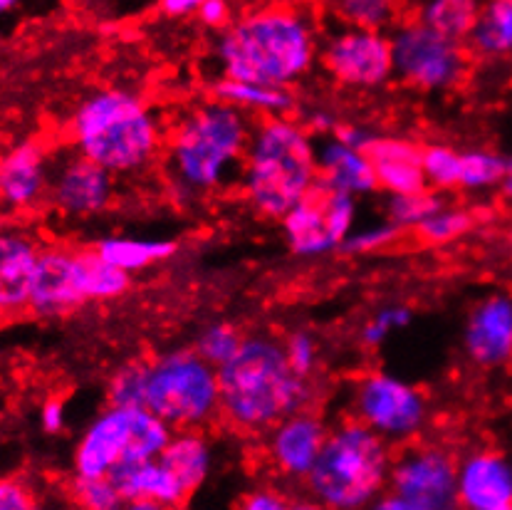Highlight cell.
Segmentation results:
<instances>
[{
    "mask_svg": "<svg viewBox=\"0 0 512 510\" xmlns=\"http://www.w3.org/2000/svg\"><path fill=\"white\" fill-rule=\"evenodd\" d=\"M320 60V35L305 10L273 5L233 20L216 40L223 77L287 87L302 80Z\"/></svg>",
    "mask_w": 512,
    "mask_h": 510,
    "instance_id": "1",
    "label": "cell"
},
{
    "mask_svg": "<svg viewBox=\"0 0 512 510\" xmlns=\"http://www.w3.org/2000/svg\"><path fill=\"white\" fill-rule=\"evenodd\" d=\"M255 124L213 97L184 114L166 142V174L179 199H201L240 181Z\"/></svg>",
    "mask_w": 512,
    "mask_h": 510,
    "instance_id": "2",
    "label": "cell"
},
{
    "mask_svg": "<svg viewBox=\"0 0 512 510\" xmlns=\"http://www.w3.org/2000/svg\"><path fill=\"white\" fill-rule=\"evenodd\" d=\"M221 416L245 434H265L312 402V379L290 367L285 347L268 335L245 337L238 355L218 369Z\"/></svg>",
    "mask_w": 512,
    "mask_h": 510,
    "instance_id": "3",
    "label": "cell"
},
{
    "mask_svg": "<svg viewBox=\"0 0 512 510\" xmlns=\"http://www.w3.org/2000/svg\"><path fill=\"white\" fill-rule=\"evenodd\" d=\"M72 144L114 176L149 169L164 147L154 107L129 90H97L80 102L70 122Z\"/></svg>",
    "mask_w": 512,
    "mask_h": 510,
    "instance_id": "4",
    "label": "cell"
},
{
    "mask_svg": "<svg viewBox=\"0 0 512 510\" xmlns=\"http://www.w3.org/2000/svg\"><path fill=\"white\" fill-rule=\"evenodd\" d=\"M317 181V144L305 124L287 119V114L265 117L255 124L240 171V186L258 216L280 221L315 189Z\"/></svg>",
    "mask_w": 512,
    "mask_h": 510,
    "instance_id": "5",
    "label": "cell"
},
{
    "mask_svg": "<svg viewBox=\"0 0 512 510\" xmlns=\"http://www.w3.org/2000/svg\"><path fill=\"white\" fill-rule=\"evenodd\" d=\"M391 444L359 419L344 421L327 434L325 449L305 488L312 501L332 510L374 508L389 488Z\"/></svg>",
    "mask_w": 512,
    "mask_h": 510,
    "instance_id": "6",
    "label": "cell"
},
{
    "mask_svg": "<svg viewBox=\"0 0 512 510\" xmlns=\"http://www.w3.org/2000/svg\"><path fill=\"white\" fill-rule=\"evenodd\" d=\"M169 424L146 407L109 404L90 421L75 449V476H112L119 466L156 459L169 444Z\"/></svg>",
    "mask_w": 512,
    "mask_h": 510,
    "instance_id": "7",
    "label": "cell"
},
{
    "mask_svg": "<svg viewBox=\"0 0 512 510\" xmlns=\"http://www.w3.org/2000/svg\"><path fill=\"white\" fill-rule=\"evenodd\" d=\"M144 407L171 429H201L221 414L218 367L196 350H174L149 364Z\"/></svg>",
    "mask_w": 512,
    "mask_h": 510,
    "instance_id": "8",
    "label": "cell"
},
{
    "mask_svg": "<svg viewBox=\"0 0 512 510\" xmlns=\"http://www.w3.org/2000/svg\"><path fill=\"white\" fill-rule=\"evenodd\" d=\"M394 77L421 92H448L463 85L470 70L466 43L446 38L416 20H401L391 30Z\"/></svg>",
    "mask_w": 512,
    "mask_h": 510,
    "instance_id": "9",
    "label": "cell"
},
{
    "mask_svg": "<svg viewBox=\"0 0 512 510\" xmlns=\"http://www.w3.org/2000/svg\"><path fill=\"white\" fill-rule=\"evenodd\" d=\"M381 510L458 508V461L441 446H411L394 456L389 488L376 501Z\"/></svg>",
    "mask_w": 512,
    "mask_h": 510,
    "instance_id": "10",
    "label": "cell"
},
{
    "mask_svg": "<svg viewBox=\"0 0 512 510\" xmlns=\"http://www.w3.org/2000/svg\"><path fill=\"white\" fill-rule=\"evenodd\" d=\"M354 419L389 444L416 439L428 424V402L419 387L389 372H369L354 387Z\"/></svg>",
    "mask_w": 512,
    "mask_h": 510,
    "instance_id": "11",
    "label": "cell"
},
{
    "mask_svg": "<svg viewBox=\"0 0 512 510\" xmlns=\"http://www.w3.org/2000/svg\"><path fill=\"white\" fill-rule=\"evenodd\" d=\"M320 60L327 75L349 90H379L394 80L391 35L381 30L332 28L320 43Z\"/></svg>",
    "mask_w": 512,
    "mask_h": 510,
    "instance_id": "12",
    "label": "cell"
},
{
    "mask_svg": "<svg viewBox=\"0 0 512 510\" xmlns=\"http://www.w3.org/2000/svg\"><path fill=\"white\" fill-rule=\"evenodd\" d=\"M47 201L65 218H94L114 201V174L80 152L67 156L50 174Z\"/></svg>",
    "mask_w": 512,
    "mask_h": 510,
    "instance_id": "13",
    "label": "cell"
},
{
    "mask_svg": "<svg viewBox=\"0 0 512 510\" xmlns=\"http://www.w3.org/2000/svg\"><path fill=\"white\" fill-rule=\"evenodd\" d=\"M329 429L312 411L300 409L265 431V451L278 476L305 483L325 449Z\"/></svg>",
    "mask_w": 512,
    "mask_h": 510,
    "instance_id": "14",
    "label": "cell"
},
{
    "mask_svg": "<svg viewBox=\"0 0 512 510\" xmlns=\"http://www.w3.org/2000/svg\"><path fill=\"white\" fill-rule=\"evenodd\" d=\"M463 350L475 367L500 369L512 362V298L488 295L470 310Z\"/></svg>",
    "mask_w": 512,
    "mask_h": 510,
    "instance_id": "15",
    "label": "cell"
},
{
    "mask_svg": "<svg viewBox=\"0 0 512 510\" xmlns=\"http://www.w3.org/2000/svg\"><path fill=\"white\" fill-rule=\"evenodd\" d=\"M85 305L75 275V251L62 246L40 248L28 310L40 320H57Z\"/></svg>",
    "mask_w": 512,
    "mask_h": 510,
    "instance_id": "16",
    "label": "cell"
},
{
    "mask_svg": "<svg viewBox=\"0 0 512 510\" xmlns=\"http://www.w3.org/2000/svg\"><path fill=\"white\" fill-rule=\"evenodd\" d=\"M458 506L512 510V459L498 451H473L458 461Z\"/></svg>",
    "mask_w": 512,
    "mask_h": 510,
    "instance_id": "17",
    "label": "cell"
},
{
    "mask_svg": "<svg viewBox=\"0 0 512 510\" xmlns=\"http://www.w3.org/2000/svg\"><path fill=\"white\" fill-rule=\"evenodd\" d=\"M109 478L119 488L129 508H179L191 498V491L184 486V481L159 456L139 463H129V466H119Z\"/></svg>",
    "mask_w": 512,
    "mask_h": 510,
    "instance_id": "18",
    "label": "cell"
},
{
    "mask_svg": "<svg viewBox=\"0 0 512 510\" xmlns=\"http://www.w3.org/2000/svg\"><path fill=\"white\" fill-rule=\"evenodd\" d=\"M50 164L40 142H23L0 159V206L25 211L47 199Z\"/></svg>",
    "mask_w": 512,
    "mask_h": 510,
    "instance_id": "19",
    "label": "cell"
},
{
    "mask_svg": "<svg viewBox=\"0 0 512 510\" xmlns=\"http://www.w3.org/2000/svg\"><path fill=\"white\" fill-rule=\"evenodd\" d=\"M280 223L292 253L300 255V258H320V255L339 251V246H342L327 216L325 194H322L320 181H317V186L305 199L297 201L280 218Z\"/></svg>",
    "mask_w": 512,
    "mask_h": 510,
    "instance_id": "20",
    "label": "cell"
},
{
    "mask_svg": "<svg viewBox=\"0 0 512 510\" xmlns=\"http://www.w3.org/2000/svg\"><path fill=\"white\" fill-rule=\"evenodd\" d=\"M40 248L20 231H0V315L15 317L28 310Z\"/></svg>",
    "mask_w": 512,
    "mask_h": 510,
    "instance_id": "21",
    "label": "cell"
},
{
    "mask_svg": "<svg viewBox=\"0 0 512 510\" xmlns=\"http://www.w3.org/2000/svg\"><path fill=\"white\" fill-rule=\"evenodd\" d=\"M317 169L322 184L352 196H367L379 189L369 152L344 144L337 137H325V142L317 147Z\"/></svg>",
    "mask_w": 512,
    "mask_h": 510,
    "instance_id": "22",
    "label": "cell"
},
{
    "mask_svg": "<svg viewBox=\"0 0 512 510\" xmlns=\"http://www.w3.org/2000/svg\"><path fill=\"white\" fill-rule=\"evenodd\" d=\"M369 156L376 171V184L389 196L428 189L421 166V147L409 139L376 137L369 147Z\"/></svg>",
    "mask_w": 512,
    "mask_h": 510,
    "instance_id": "23",
    "label": "cell"
},
{
    "mask_svg": "<svg viewBox=\"0 0 512 510\" xmlns=\"http://www.w3.org/2000/svg\"><path fill=\"white\" fill-rule=\"evenodd\" d=\"M406 15L446 38L466 43L485 0H404Z\"/></svg>",
    "mask_w": 512,
    "mask_h": 510,
    "instance_id": "24",
    "label": "cell"
},
{
    "mask_svg": "<svg viewBox=\"0 0 512 510\" xmlns=\"http://www.w3.org/2000/svg\"><path fill=\"white\" fill-rule=\"evenodd\" d=\"M159 459L184 481L188 491H198L208 481L213 468V449L198 429H179L171 434L169 444Z\"/></svg>",
    "mask_w": 512,
    "mask_h": 510,
    "instance_id": "25",
    "label": "cell"
},
{
    "mask_svg": "<svg viewBox=\"0 0 512 510\" xmlns=\"http://www.w3.org/2000/svg\"><path fill=\"white\" fill-rule=\"evenodd\" d=\"M332 28H362L391 33L406 18L404 0H322Z\"/></svg>",
    "mask_w": 512,
    "mask_h": 510,
    "instance_id": "26",
    "label": "cell"
},
{
    "mask_svg": "<svg viewBox=\"0 0 512 510\" xmlns=\"http://www.w3.org/2000/svg\"><path fill=\"white\" fill-rule=\"evenodd\" d=\"M75 275L85 303H109L132 285V273L104 260L97 251H75Z\"/></svg>",
    "mask_w": 512,
    "mask_h": 510,
    "instance_id": "27",
    "label": "cell"
},
{
    "mask_svg": "<svg viewBox=\"0 0 512 510\" xmlns=\"http://www.w3.org/2000/svg\"><path fill=\"white\" fill-rule=\"evenodd\" d=\"M213 95L218 100L243 109L245 114H263V117H280L292 109V92L287 87H270L260 82L231 80V77H218L213 85Z\"/></svg>",
    "mask_w": 512,
    "mask_h": 510,
    "instance_id": "28",
    "label": "cell"
},
{
    "mask_svg": "<svg viewBox=\"0 0 512 510\" xmlns=\"http://www.w3.org/2000/svg\"><path fill=\"white\" fill-rule=\"evenodd\" d=\"M466 45L483 60L512 55V0H485Z\"/></svg>",
    "mask_w": 512,
    "mask_h": 510,
    "instance_id": "29",
    "label": "cell"
},
{
    "mask_svg": "<svg viewBox=\"0 0 512 510\" xmlns=\"http://www.w3.org/2000/svg\"><path fill=\"white\" fill-rule=\"evenodd\" d=\"M94 251L109 260L117 268L127 273L151 268V265L169 260L176 253V243L169 238H129V236H109L94 246Z\"/></svg>",
    "mask_w": 512,
    "mask_h": 510,
    "instance_id": "30",
    "label": "cell"
},
{
    "mask_svg": "<svg viewBox=\"0 0 512 510\" xmlns=\"http://www.w3.org/2000/svg\"><path fill=\"white\" fill-rule=\"evenodd\" d=\"M441 206H446V201L433 189L411 191V194H391L389 204H386V221L399 226L401 231H409V228L416 231V226L426 221Z\"/></svg>",
    "mask_w": 512,
    "mask_h": 510,
    "instance_id": "31",
    "label": "cell"
},
{
    "mask_svg": "<svg viewBox=\"0 0 512 510\" xmlns=\"http://www.w3.org/2000/svg\"><path fill=\"white\" fill-rule=\"evenodd\" d=\"M505 176V156L488 149H470L461 154V181L458 186L466 191L498 189Z\"/></svg>",
    "mask_w": 512,
    "mask_h": 510,
    "instance_id": "32",
    "label": "cell"
},
{
    "mask_svg": "<svg viewBox=\"0 0 512 510\" xmlns=\"http://www.w3.org/2000/svg\"><path fill=\"white\" fill-rule=\"evenodd\" d=\"M149 364L141 359L122 364L114 369L107 384L109 404H122V407H144L146 384H149Z\"/></svg>",
    "mask_w": 512,
    "mask_h": 510,
    "instance_id": "33",
    "label": "cell"
},
{
    "mask_svg": "<svg viewBox=\"0 0 512 510\" xmlns=\"http://www.w3.org/2000/svg\"><path fill=\"white\" fill-rule=\"evenodd\" d=\"M421 166L426 186L433 191L456 189L461 181V152L446 147V144L421 147Z\"/></svg>",
    "mask_w": 512,
    "mask_h": 510,
    "instance_id": "34",
    "label": "cell"
},
{
    "mask_svg": "<svg viewBox=\"0 0 512 510\" xmlns=\"http://www.w3.org/2000/svg\"><path fill=\"white\" fill-rule=\"evenodd\" d=\"M473 223V216L463 211V208L441 206L426 221L416 226V233H419L421 241L431 243V246H443V243H451L456 238L466 236L470 228H473Z\"/></svg>",
    "mask_w": 512,
    "mask_h": 510,
    "instance_id": "35",
    "label": "cell"
},
{
    "mask_svg": "<svg viewBox=\"0 0 512 510\" xmlns=\"http://www.w3.org/2000/svg\"><path fill=\"white\" fill-rule=\"evenodd\" d=\"M243 340L245 337L240 335L238 327L231 325V322H213V325L203 327L193 350L206 359V362H211L213 367L221 369L223 364L231 362L238 355Z\"/></svg>",
    "mask_w": 512,
    "mask_h": 510,
    "instance_id": "36",
    "label": "cell"
},
{
    "mask_svg": "<svg viewBox=\"0 0 512 510\" xmlns=\"http://www.w3.org/2000/svg\"><path fill=\"white\" fill-rule=\"evenodd\" d=\"M72 498H75L77 506L87 510H117L127 506L122 493H119V488L114 486V481L109 476H75V481H72Z\"/></svg>",
    "mask_w": 512,
    "mask_h": 510,
    "instance_id": "37",
    "label": "cell"
},
{
    "mask_svg": "<svg viewBox=\"0 0 512 510\" xmlns=\"http://www.w3.org/2000/svg\"><path fill=\"white\" fill-rule=\"evenodd\" d=\"M414 320V312L406 305H386L376 310L362 327V342L367 347H379L389 340L394 332L404 330Z\"/></svg>",
    "mask_w": 512,
    "mask_h": 510,
    "instance_id": "38",
    "label": "cell"
},
{
    "mask_svg": "<svg viewBox=\"0 0 512 510\" xmlns=\"http://www.w3.org/2000/svg\"><path fill=\"white\" fill-rule=\"evenodd\" d=\"M401 238V228L394 226L391 221L379 223V226H367V228H354L347 238L342 241L339 251L352 253V255H367L384 251V248L394 246Z\"/></svg>",
    "mask_w": 512,
    "mask_h": 510,
    "instance_id": "39",
    "label": "cell"
},
{
    "mask_svg": "<svg viewBox=\"0 0 512 510\" xmlns=\"http://www.w3.org/2000/svg\"><path fill=\"white\" fill-rule=\"evenodd\" d=\"M282 347H285L287 362H290V367L295 369L300 377H315L317 367H320V345H317L312 332L292 330L290 335L282 340Z\"/></svg>",
    "mask_w": 512,
    "mask_h": 510,
    "instance_id": "40",
    "label": "cell"
},
{
    "mask_svg": "<svg viewBox=\"0 0 512 510\" xmlns=\"http://www.w3.org/2000/svg\"><path fill=\"white\" fill-rule=\"evenodd\" d=\"M35 498L30 488L18 478H0V510H30Z\"/></svg>",
    "mask_w": 512,
    "mask_h": 510,
    "instance_id": "41",
    "label": "cell"
},
{
    "mask_svg": "<svg viewBox=\"0 0 512 510\" xmlns=\"http://www.w3.org/2000/svg\"><path fill=\"white\" fill-rule=\"evenodd\" d=\"M196 15L206 28L223 30L233 23V5L231 0H206Z\"/></svg>",
    "mask_w": 512,
    "mask_h": 510,
    "instance_id": "42",
    "label": "cell"
},
{
    "mask_svg": "<svg viewBox=\"0 0 512 510\" xmlns=\"http://www.w3.org/2000/svg\"><path fill=\"white\" fill-rule=\"evenodd\" d=\"M243 508L245 510H285L290 508V501H287L285 493H280L278 488H255L250 491L248 496L243 498Z\"/></svg>",
    "mask_w": 512,
    "mask_h": 510,
    "instance_id": "43",
    "label": "cell"
},
{
    "mask_svg": "<svg viewBox=\"0 0 512 510\" xmlns=\"http://www.w3.org/2000/svg\"><path fill=\"white\" fill-rule=\"evenodd\" d=\"M40 426L45 434H62L67 426V407L62 399H47L40 409Z\"/></svg>",
    "mask_w": 512,
    "mask_h": 510,
    "instance_id": "44",
    "label": "cell"
},
{
    "mask_svg": "<svg viewBox=\"0 0 512 510\" xmlns=\"http://www.w3.org/2000/svg\"><path fill=\"white\" fill-rule=\"evenodd\" d=\"M332 137L342 139L344 144H352V147L364 149V152H369V147H372L374 139L379 137V134L369 132V129L359 127V124H339V127L334 129Z\"/></svg>",
    "mask_w": 512,
    "mask_h": 510,
    "instance_id": "45",
    "label": "cell"
},
{
    "mask_svg": "<svg viewBox=\"0 0 512 510\" xmlns=\"http://www.w3.org/2000/svg\"><path fill=\"white\" fill-rule=\"evenodd\" d=\"M305 127L310 134H322V137H332L334 129L339 127L337 117L327 109H312L305 117Z\"/></svg>",
    "mask_w": 512,
    "mask_h": 510,
    "instance_id": "46",
    "label": "cell"
},
{
    "mask_svg": "<svg viewBox=\"0 0 512 510\" xmlns=\"http://www.w3.org/2000/svg\"><path fill=\"white\" fill-rule=\"evenodd\" d=\"M203 3L206 0H159V8L169 18H188V15H196Z\"/></svg>",
    "mask_w": 512,
    "mask_h": 510,
    "instance_id": "47",
    "label": "cell"
},
{
    "mask_svg": "<svg viewBox=\"0 0 512 510\" xmlns=\"http://www.w3.org/2000/svg\"><path fill=\"white\" fill-rule=\"evenodd\" d=\"M498 189H500V196L512 204V156H505V176L503 181H500Z\"/></svg>",
    "mask_w": 512,
    "mask_h": 510,
    "instance_id": "48",
    "label": "cell"
},
{
    "mask_svg": "<svg viewBox=\"0 0 512 510\" xmlns=\"http://www.w3.org/2000/svg\"><path fill=\"white\" fill-rule=\"evenodd\" d=\"M15 5H18V0H0V15L8 13V10H13Z\"/></svg>",
    "mask_w": 512,
    "mask_h": 510,
    "instance_id": "49",
    "label": "cell"
},
{
    "mask_svg": "<svg viewBox=\"0 0 512 510\" xmlns=\"http://www.w3.org/2000/svg\"><path fill=\"white\" fill-rule=\"evenodd\" d=\"M510 243H512V233H510Z\"/></svg>",
    "mask_w": 512,
    "mask_h": 510,
    "instance_id": "50",
    "label": "cell"
},
{
    "mask_svg": "<svg viewBox=\"0 0 512 510\" xmlns=\"http://www.w3.org/2000/svg\"><path fill=\"white\" fill-rule=\"evenodd\" d=\"M0 320H3V315H0Z\"/></svg>",
    "mask_w": 512,
    "mask_h": 510,
    "instance_id": "51",
    "label": "cell"
}]
</instances>
